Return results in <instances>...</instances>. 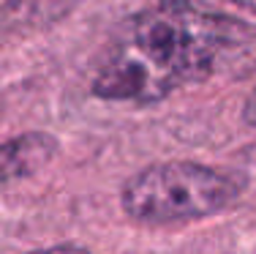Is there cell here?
Here are the masks:
<instances>
[{
    "mask_svg": "<svg viewBox=\"0 0 256 254\" xmlns=\"http://www.w3.org/2000/svg\"><path fill=\"white\" fill-rule=\"evenodd\" d=\"M248 189V178L234 169L196 161H161L139 169L120 191L126 216L142 224H180L232 208Z\"/></svg>",
    "mask_w": 256,
    "mask_h": 254,
    "instance_id": "7a4b0ae2",
    "label": "cell"
},
{
    "mask_svg": "<svg viewBox=\"0 0 256 254\" xmlns=\"http://www.w3.org/2000/svg\"><path fill=\"white\" fill-rule=\"evenodd\" d=\"M54 153H58V140L44 131H28L6 140L0 145V186L36 175L41 167L50 164Z\"/></svg>",
    "mask_w": 256,
    "mask_h": 254,
    "instance_id": "3957f363",
    "label": "cell"
},
{
    "mask_svg": "<svg viewBox=\"0 0 256 254\" xmlns=\"http://www.w3.org/2000/svg\"><path fill=\"white\" fill-rule=\"evenodd\" d=\"M68 0H6L0 6V28L6 30H36L58 22L68 14Z\"/></svg>",
    "mask_w": 256,
    "mask_h": 254,
    "instance_id": "277c9868",
    "label": "cell"
},
{
    "mask_svg": "<svg viewBox=\"0 0 256 254\" xmlns=\"http://www.w3.org/2000/svg\"><path fill=\"white\" fill-rule=\"evenodd\" d=\"M28 254H90V249L82 243H54L50 249H33Z\"/></svg>",
    "mask_w": 256,
    "mask_h": 254,
    "instance_id": "5b68a950",
    "label": "cell"
},
{
    "mask_svg": "<svg viewBox=\"0 0 256 254\" xmlns=\"http://www.w3.org/2000/svg\"><path fill=\"white\" fill-rule=\"evenodd\" d=\"M242 120L256 129V88L251 90V96L246 99V107H242Z\"/></svg>",
    "mask_w": 256,
    "mask_h": 254,
    "instance_id": "8992f818",
    "label": "cell"
},
{
    "mask_svg": "<svg viewBox=\"0 0 256 254\" xmlns=\"http://www.w3.org/2000/svg\"><path fill=\"white\" fill-rule=\"evenodd\" d=\"M254 41L256 25L246 20L196 0H161L114 33L93 77V96L156 104L212 77Z\"/></svg>",
    "mask_w": 256,
    "mask_h": 254,
    "instance_id": "6da1fadb",
    "label": "cell"
},
{
    "mask_svg": "<svg viewBox=\"0 0 256 254\" xmlns=\"http://www.w3.org/2000/svg\"><path fill=\"white\" fill-rule=\"evenodd\" d=\"M229 3H234V6H240V9L254 11V14H256V0H229Z\"/></svg>",
    "mask_w": 256,
    "mask_h": 254,
    "instance_id": "52a82bcc",
    "label": "cell"
}]
</instances>
